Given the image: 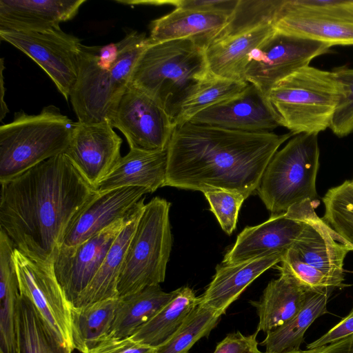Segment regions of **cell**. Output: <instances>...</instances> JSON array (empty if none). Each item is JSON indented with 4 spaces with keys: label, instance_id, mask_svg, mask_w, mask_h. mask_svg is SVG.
I'll list each match as a JSON object with an SVG mask.
<instances>
[{
    "label": "cell",
    "instance_id": "cell-27",
    "mask_svg": "<svg viewBox=\"0 0 353 353\" xmlns=\"http://www.w3.org/2000/svg\"><path fill=\"white\" fill-rule=\"evenodd\" d=\"M332 288L310 290L301 309L288 321L266 334L261 345L266 353L300 350L304 335L312 323L327 313V304Z\"/></svg>",
    "mask_w": 353,
    "mask_h": 353
},
{
    "label": "cell",
    "instance_id": "cell-13",
    "mask_svg": "<svg viewBox=\"0 0 353 353\" xmlns=\"http://www.w3.org/2000/svg\"><path fill=\"white\" fill-rule=\"evenodd\" d=\"M0 38L36 62L68 100L77 81L81 42L60 28L44 31L0 30Z\"/></svg>",
    "mask_w": 353,
    "mask_h": 353
},
{
    "label": "cell",
    "instance_id": "cell-43",
    "mask_svg": "<svg viewBox=\"0 0 353 353\" xmlns=\"http://www.w3.org/2000/svg\"><path fill=\"white\" fill-rule=\"evenodd\" d=\"M312 350L313 353H353V334L337 342Z\"/></svg>",
    "mask_w": 353,
    "mask_h": 353
},
{
    "label": "cell",
    "instance_id": "cell-6",
    "mask_svg": "<svg viewBox=\"0 0 353 353\" xmlns=\"http://www.w3.org/2000/svg\"><path fill=\"white\" fill-rule=\"evenodd\" d=\"M340 93L334 71L307 65L276 82L265 97L280 126L294 135L318 134L330 128Z\"/></svg>",
    "mask_w": 353,
    "mask_h": 353
},
{
    "label": "cell",
    "instance_id": "cell-30",
    "mask_svg": "<svg viewBox=\"0 0 353 353\" xmlns=\"http://www.w3.org/2000/svg\"><path fill=\"white\" fill-rule=\"evenodd\" d=\"M119 300L108 299L80 307L71 305L74 348L84 353L109 336Z\"/></svg>",
    "mask_w": 353,
    "mask_h": 353
},
{
    "label": "cell",
    "instance_id": "cell-8",
    "mask_svg": "<svg viewBox=\"0 0 353 353\" xmlns=\"http://www.w3.org/2000/svg\"><path fill=\"white\" fill-rule=\"evenodd\" d=\"M318 134H299L277 151L266 167L256 193L271 212L285 214L294 205L317 199Z\"/></svg>",
    "mask_w": 353,
    "mask_h": 353
},
{
    "label": "cell",
    "instance_id": "cell-12",
    "mask_svg": "<svg viewBox=\"0 0 353 353\" xmlns=\"http://www.w3.org/2000/svg\"><path fill=\"white\" fill-rule=\"evenodd\" d=\"M323 42L275 31L250 54L245 80L266 96L279 81L329 52Z\"/></svg>",
    "mask_w": 353,
    "mask_h": 353
},
{
    "label": "cell",
    "instance_id": "cell-39",
    "mask_svg": "<svg viewBox=\"0 0 353 353\" xmlns=\"http://www.w3.org/2000/svg\"><path fill=\"white\" fill-rule=\"evenodd\" d=\"M239 0H165L145 1L154 5H170L181 8L202 12L216 13L230 16L235 10Z\"/></svg>",
    "mask_w": 353,
    "mask_h": 353
},
{
    "label": "cell",
    "instance_id": "cell-26",
    "mask_svg": "<svg viewBox=\"0 0 353 353\" xmlns=\"http://www.w3.org/2000/svg\"><path fill=\"white\" fill-rule=\"evenodd\" d=\"M144 200L143 197L137 203L129 221L113 241L99 271L71 305L80 307L118 297L117 283L119 274L130 242L144 210Z\"/></svg>",
    "mask_w": 353,
    "mask_h": 353
},
{
    "label": "cell",
    "instance_id": "cell-17",
    "mask_svg": "<svg viewBox=\"0 0 353 353\" xmlns=\"http://www.w3.org/2000/svg\"><path fill=\"white\" fill-rule=\"evenodd\" d=\"M188 122L250 132H272L280 126L266 97L250 83L238 97L206 108Z\"/></svg>",
    "mask_w": 353,
    "mask_h": 353
},
{
    "label": "cell",
    "instance_id": "cell-23",
    "mask_svg": "<svg viewBox=\"0 0 353 353\" xmlns=\"http://www.w3.org/2000/svg\"><path fill=\"white\" fill-rule=\"evenodd\" d=\"M280 276L272 280L259 301H251L259 316L256 331L265 333L280 327L303 306L310 290L301 285L287 270L278 268Z\"/></svg>",
    "mask_w": 353,
    "mask_h": 353
},
{
    "label": "cell",
    "instance_id": "cell-47",
    "mask_svg": "<svg viewBox=\"0 0 353 353\" xmlns=\"http://www.w3.org/2000/svg\"><path fill=\"white\" fill-rule=\"evenodd\" d=\"M352 183H353V180H352Z\"/></svg>",
    "mask_w": 353,
    "mask_h": 353
},
{
    "label": "cell",
    "instance_id": "cell-40",
    "mask_svg": "<svg viewBox=\"0 0 353 353\" xmlns=\"http://www.w3.org/2000/svg\"><path fill=\"white\" fill-rule=\"evenodd\" d=\"M84 353H157V348L140 343L130 337L116 339L108 336Z\"/></svg>",
    "mask_w": 353,
    "mask_h": 353
},
{
    "label": "cell",
    "instance_id": "cell-44",
    "mask_svg": "<svg viewBox=\"0 0 353 353\" xmlns=\"http://www.w3.org/2000/svg\"><path fill=\"white\" fill-rule=\"evenodd\" d=\"M4 67V61L3 58L1 59V108H0V121H2L3 119L5 117L6 114L9 112L8 108L6 105V102L4 101V94H5V90L6 88L4 87V81H3V71Z\"/></svg>",
    "mask_w": 353,
    "mask_h": 353
},
{
    "label": "cell",
    "instance_id": "cell-29",
    "mask_svg": "<svg viewBox=\"0 0 353 353\" xmlns=\"http://www.w3.org/2000/svg\"><path fill=\"white\" fill-rule=\"evenodd\" d=\"M199 297L188 286L174 290L170 301L130 338L140 343L158 347L181 327L198 305Z\"/></svg>",
    "mask_w": 353,
    "mask_h": 353
},
{
    "label": "cell",
    "instance_id": "cell-31",
    "mask_svg": "<svg viewBox=\"0 0 353 353\" xmlns=\"http://www.w3.org/2000/svg\"><path fill=\"white\" fill-rule=\"evenodd\" d=\"M16 353H72L50 330L32 302L19 294L16 316Z\"/></svg>",
    "mask_w": 353,
    "mask_h": 353
},
{
    "label": "cell",
    "instance_id": "cell-28",
    "mask_svg": "<svg viewBox=\"0 0 353 353\" xmlns=\"http://www.w3.org/2000/svg\"><path fill=\"white\" fill-rule=\"evenodd\" d=\"M173 294L174 291L165 292L159 285H154L120 297L108 336H132L170 301Z\"/></svg>",
    "mask_w": 353,
    "mask_h": 353
},
{
    "label": "cell",
    "instance_id": "cell-32",
    "mask_svg": "<svg viewBox=\"0 0 353 353\" xmlns=\"http://www.w3.org/2000/svg\"><path fill=\"white\" fill-rule=\"evenodd\" d=\"M19 282L12 253L0 254V347L4 353H16V316Z\"/></svg>",
    "mask_w": 353,
    "mask_h": 353
},
{
    "label": "cell",
    "instance_id": "cell-46",
    "mask_svg": "<svg viewBox=\"0 0 353 353\" xmlns=\"http://www.w3.org/2000/svg\"><path fill=\"white\" fill-rule=\"evenodd\" d=\"M0 353H4L3 351L0 350Z\"/></svg>",
    "mask_w": 353,
    "mask_h": 353
},
{
    "label": "cell",
    "instance_id": "cell-3",
    "mask_svg": "<svg viewBox=\"0 0 353 353\" xmlns=\"http://www.w3.org/2000/svg\"><path fill=\"white\" fill-rule=\"evenodd\" d=\"M150 44L145 33L134 30L116 43L94 46L81 43L78 77L70 96L79 122L109 121L138 59Z\"/></svg>",
    "mask_w": 353,
    "mask_h": 353
},
{
    "label": "cell",
    "instance_id": "cell-15",
    "mask_svg": "<svg viewBox=\"0 0 353 353\" xmlns=\"http://www.w3.org/2000/svg\"><path fill=\"white\" fill-rule=\"evenodd\" d=\"M135 207L128 216L79 245L59 250L53 262V268L57 281L71 305L99 271L113 241L129 221Z\"/></svg>",
    "mask_w": 353,
    "mask_h": 353
},
{
    "label": "cell",
    "instance_id": "cell-42",
    "mask_svg": "<svg viewBox=\"0 0 353 353\" xmlns=\"http://www.w3.org/2000/svg\"><path fill=\"white\" fill-rule=\"evenodd\" d=\"M353 334V307L350 313L339 323L316 340L307 345V350L321 347L337 342Z\"/></svg>",
    "mask_w": 353,
    "mask_h": 353
},
{
    "label": "cell",
    "instance_id": "cell-24",
    "mask_svg": "<svg viewBox=\"0 0 353 353\" xmlns=\"http://www.w3.org/2000/svg\"><path fill=\"white\" fill-rule=\"evenodd\" d=\"M274 31L273 24H266L210 44L205 49L210 74L245 81V72L251 52Z\"/></svg>",
    "mask_w": 353,
    "mask_h": 353
},
{
    "label": "cell",
    "instance_id": "cell-35",
    "mask_svg": "<svg viewBox=\"0 0 353 353\" xmlns=\"http://www.w3.org/2000/svg\"><path fill=\"white\" fill-rule=\"evenodd\" d=\"M220 316L212 309L199 303L179 330L165 343L157 347V353H188L196 342L209 335Z\"/></svg>",
    "mask_w": 353,
    "mask_h": 353
},
{
    "label": "cell",
    "instance_id": "cell-4",
    "mask_svg": "<svg viewBox=\"0 0 353 353\" xmlns=\"http://www.w3.org/2000/svg\"><path fill=\"white\" fill-rule=\"evenodd\" d=\"M208 74L205 49L187 38L150 43L138 59L130 84L152 98L174 123L182 104Z\"/></svg>",
    "mask_w": 353,
    "mask_h": 353
},
{
    "label": "cell",
    "instance_id": "cell-19",
    "mask_svg": "<svg viewBox=\"0 0 353 353\" xmlns=\"http://www.w3.org/2000/svg\"><path fill=\"white\" fill-rule=\"evenodd\" d=\"M147 193L150 192L145 188L127 186L98 194L78 217L60 249L73 248L125 217Z\"/></svg>",
    "mask_w": 353,
    "mask_h": 353
},
{
    "label": "cell",
    "instance_id": "cell-34",
    "mask_svg": "<svg viewBox=\"0 0 353 353\" xmlns=\"http://www.w3.org/2000/svg\"><path fill=\"white\" fill-rule=\"evenodd\" d=\"M283 1L284 0H239L227 24L215 35L210 44L263 25H274Z\"/></svg>",
    "mask_w": 353,
    "mask_h": 353
},
{
    "label": "cell",
    "instance_id": "cell-5",
    "mask_svg": "<svg viewBox=\"0 0 353 353\" xmlns=\"http://www.w3.org/2000/svg\"><path fill=\"white\" fill-rule=\"evenodd\" d=\"M319 201L305 200L285 212L293 219L303 220L304 228L286 252L281 268L290 273L308 290L342 288L343 262L352 249L315 212Z\"/></svg>",
    "mask_w": 353,
    "mask_h": 353
},
{
    "label": "cell",
    "instance_id": "cell-21",
    "mask_svg": "<svg viewBox=\"0 0 353 353\" xmlns=\"http://www.w3.org/2000/svg\"><path fill=\"white\" fill-rule=\"evenodd\" d=\"M283 254H276L239 263H222L216 268V273L204 293L199 297V303L212 309L219 314H224L245 288L265 271L279 262Z\"/></svg>",
    "mask_w": 353,
    "mask_h": 353
},
{
    "label": "cell",
    "instance_id": "cell-22",
    "mask_svg": "<svg viewBox=\"0 0 353 353\" xmlns=\"http://www.w3.org/2000/svg\"><path fill=\"white\" fill-rule=\"evenodd\" d=\"M167 165V150H130L94 190L101 194L122 187L139 186L147 188L150 193L154 192L164 186Z\"/></svg>",
    "mask_w": 353,
    "mask_h": 353
},
{
    "label": "cell",
    "instance_id": "cell-2",
    "mask_svg": "<svg viewBox=\"0 0 353 353\" xmlns=\"http://www.w3.org/2000/svg\"><path fill=\"white\" fill-rule=\"evenodd\" d=\"M294 134L250 132L186 122L170 140L164 186L226 190L245 199L256 193L279 147Z\"/></svg>",
    "mask_w": 353,
    "mask_h": 353
},
{
    "label": "cell",
    "instance_id": "cell-41",
    "mask_svg": "<svg viewBox=\"0 0 353 353\" xmlns=\"http://www.w3.org/2000/svg\"><path fill=\"white\" fill-rule=\"evenodd\" d=\"M258 332L248 336L240 332L230 334L216 345L213 353H265L258 348Z\"/></svg>",
    "mask_w": 353,
    "mask_h": 353
},
{
    "label": "cell",
    "instance_id": "cell-14",
    "mask_svg": "<svg viewBox=\"0 0 353 353\" xmlns=\"http://www.w3.org/2000/svg\"><path fill=\"white\" fill-rule=\"evenodd\" d=\"M109 122L123 133L130 150H165L175 128L169 115L152 98L130 83Z\"/></svg>",
    "mask_w": 353,
    "mask_h": 353
},
{
    "label": "cell",
    "instance_id": "cell-33",
    "mask_svg": "<svg viewBox=\"0 0 353 353\" xmlns=\"http://www.w3.org/2000/svg\"><path fill=\"white\" fill-rule=\"evenodd\" d=\"M249 83L215 77L210 74L181 105L174 124L188 122L201 111L240 95Z\"/></svg>",
    "mask_w": 353,
    "mask_h": 353
},
{
    "label": "cell",
    "instance_id": "cell-1",
    "mask_svg": "<svg viewBox=\"0 0 353 353\" xmlns=\"http://www.w3.org/2000/svg\"><path fill=\"white\" fill-rule=\"evenodd\" d=\"M0 183V230L45 264H53L66 234L98 194L64 153Z\"/></svg>",
    "mask_w": 353,
    "mask_h": 353
},
{
    "label": "cell",
    "instance_id": "cell-37",
    "mask_svg": "<svg viewBox=\"0 0 353 353\" xmlns=\"http://www.w3.org/2000/svg\"><path fill=\"white\" fill-rule=\"evenodd\" d=\"M341 85V93L330 128L339 137L353 132V69L339 67L334 70Z\"/></svg>",
    "mask_w": 353,
    "mask_h": 353
},
{
    "label": "cell",
    "instance_id": "cell-36",
    "mask_svg": "<svg viewBox=\"0 0 353 353\" xmlns=\"http://www.w3.org/2000/svg\"><path fill=\"white\" fill-rule=\"evenodd\" d=\"M322 219L353 250V183L346 180L328 190L323 198Z\"/></svg>",
    "mask_w": 353,
    "mask_h": 353
},
{
    "label": "cell",
    "instance_id": "cell-10",
    "mask_svg": "<svg viewBox=\"0 0 353 353\" xmlns=\"http://www.w3.org/2000/svg\"><path fill=\"white\" fill-rule=\"evenodd\" d=\"M274 26L331 46H353V0H284Z\"/></svg>",
    "mask_w": 353,
    "mask_h": 353
},
{
    "label": "cell",
    "instance_id": "cell-38",
    "mask_svg": "<svg viewBox=\"0 0 353 353\" xmlns=\"http://www.w3.org/2000/svg\"><path fill=\"white\" fill-rule=\"evenodd\" d=\"M203 194L222 230L231 234L236 229L239 210L245 198L226 190L208 191Z\"/></svg>",
    "mask_w": 353,
    "mask_h": 353
},
{
    "label": "cell",
    "instance_id": "cell-18",
    "mask_svg": "<svg viewBox=\"0 0 353 353\" xmlns=\"http://www.w3.org/2000/svg\"><path fill=\"white\" fill-rule=\"evenodd\" d=\"M305 221L286 214L271 216L256 226L246 227L237 236L222 263H239L276 254H283L302 232Z\"/></svg>",
    "mask_w": 353,
    "mask_h": 353
},
{
    "label": "cell",
    "instance_id": "cell-25",
    "mask_svg": "<svg viewBox=\"0 0 353 353\" xmlns=\"http://www.w3.org/2000/svg\"><path fill=\"white\" fill-rule=\"evenodd\" d=\"M230 16L175 8L150 24L151 43L190 38L205 49L227 24Z\"/></svg>",
    "mask_w": 353,
    "mask_h": 353
},
{
    "label": "cell",
    "instance_id": "cell-16",
    "mask_svg": "<svg viewBox=\"0 0 353 353\" xmlns=\"http://www.w3.org/2000/svg\"><path fill=\"white\" fill-rule=\"evenodd\" d=\"M121 144L122 139L108 121H77L64 154L94 188L121 159Z\"/></svg>",
    "mask_w": 353,
    "mask_h": 353
},
{
    "label": "cell",
    "instance_id": "cell-20",
    "mask_svg": "<svg viewBox=\"0 0 353 353\" xmlns=\"http://www.w3.org/2000/svg\"><path fill=\"white\" fill-rule=\"evenodd\" d=\"M85 0H0V30L44 31L73 19Z\"/></svg>",
    "mask_w": 353,
    "mask_h": 353
},
{
    "label": "cell",
    "instance_id": "cell-9",
    "mask_svg": "<svg viewBox=\"0 0 353 353\" xmlns=\"http://www.w3.org/2000/svg\"><path fill=\"white\" fill-rule=\"evenodd\" d=\"M170 208L159 196L145 204L119 274V298L164 281L172 245Z\"/></svg>",
    "mask_w": 353,
    "mask_h": 353
},
{
    "label": "cell",
    "instance_id": "cell-45",
    "mask_svg": "<svg viewBox=\"0 0 353 353\" xmlns=\"http://www.w3.org/2000/svg\"><path fill=\"white\" fill-rule=\"evenodd\" d=\"M265 353H266L265 352ZM285 353H313V350H298L294 352H285Z\"/></svg>",
    "mask_w": 353,
    "mask_h": 353
},
{
    "label": "cell",
    "instance_id": "cell-7",
    "mask_svg": "<svg viewBox=\"0 0 353 353\" xmlns=\"http://www.w3.org/2000/svg\"><path fill=\"white\" fill-rule=\"evenodd\" d=\"M74 123L53 105L37 114L16 112L12 122L0 126V182L64 153Z\"/></svg>",
    "mask_w": 353,
    "mask_h": 353
},
{
    "label": "cell",
    "instance_id": "cell-11",
    "mask_svg": "<svg viewBox=\"0 0 353 353\" xmlns=\"http://www.w3.org/2000/svg\"><path fill=\"white\" fill-rule=\"evenodd\" d=\"M13 260L20 294L32 302L60 343L74 350L71 304L57 281L53 264L37 261L17 248Z\"/></svg>",
    "mask_w": 353,
    "mask_h": 353
}]
</instances>
